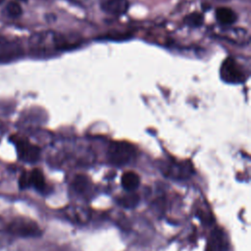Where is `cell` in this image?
Masks as SVG:
<instances>
[{
  "label": "cell",
  "mask_w": 251,
  "mask_h": 251,
  "mask_svg": "<svg viewBox=\"0 0 251 251\" xmlns=\"http://www.w3.org/2000/svg\"><path fill=\"white\" fill-rule=\"evenodd\" d=\"M30 51L36 56H47L52 52L62 51L71 47L63 35L50 31L33 34L29 39Z\"/></svg>",
  "instance_id": "1"
},
{
  "label": "cell",
  "mask_w": 251,
  "mask_h": 251,
  "mask_svg": "<svg viewBox=\"0 0 251 251\" xmlns=\"http://www.w3.org/2000/svg\"><path fill=\"white\" fill-rule=\"evenodd\" d=\"M109 161L117 166H123L132 161L136 156L135 147L126 141L112 142L107 151Z\"/></svg>",
  "instance_id": "2"
},
{
  "label": "cell",
  "mask_w": 251,
  "mask_h": 251,
  "mask_svg": "<svg viewBox=\"0 0 251 251\" xmlns=\"http://www.w3.org/2000/svg\"><path fill=\"white\" fill-rule=\"evenodd\" d=\"M222 79L227 83H241L246 79V74L233 58H226L220 69Z\"/></svg>",
  "instance_id": "3"
},
{
  "label": "cell",
  "mask_w": 251,
  "mask_h": 251,
  "mask_svg": "<svg viewBox=\"0 0 251 251\" xmlns=\"http://www.w3.org/2000/svg\"><path fill=\"white\" fill-rule=\"evenodd\" d=\"M15 144L19 158L24 162L34 163L39 159V147L30 143L28 140L24 138H18L17 140H15Z\"/></svg>",
  "instance_id": "4"
},
{
  "label": "cell",
  "mask_w": 251,
  "mask_h": 251,
  "mask_svg": "<svg viewBox=\"0 0 251 251\" xmlns=\"http://www.w3.org/2000/svg\"><path fill=\"white\" fill-rule=\"evenodd\" d=\"M9 231L21 236H37L40 234L36 223L30 220H15L9 226Z\"/></svg>",
  "instance_id": "5"
},
{
  "label": "cell",
  "mask_w": 251,
  "mask_h": 251,
  "mask_svg": "<svg viewBox=\"0 0 251 251\" xmlns=\"http://www.w3.org/2000/svg\"><path fill=\"white\" fill-rule=\"evenodd\" d=\"M192 172V166L189 162H171L166 165L164 174L174 178H186Z\"/></svg>",
  "instance_id": "6"
},
{
  "label": "cell",
  "mask_w": 251,
  "mask_h": 251,
  "mask_svg": "<svg viewBox=\"0 0 251 251\" xmlns=\"http://www.w3.org/2000/svg\"><path fill=\"white\" fill-rule=\"evenodd\" d=\"M99 4L103 12L112 16L125 15L129 7L128 0H100Z\"/></svg>",
  "instance_id": "7"
},
{
  "label": "cell",
  "mask_w": 251,
  "mask_h": 251,
  "mask_svg": "<svg viewBox=\"0 0 251 251\" xmlns=\"http://www.w3.org/2000/svg\"><path fill=\"white\" fill-rule=\"evenodd\" d=\"M227 248V241L225 233L219 229H214L208 239L207 251H226Z\"/></svg>",
  "instance_id": "8"
},
{
  "label": "cell",
  "mask_w": 251,
  "mask_h": 251,
  "mask_svg": "<svg viewBox=\"0 0 251 251\" xmlns=\"http://www.w3.org/2000/svg\"><path fill=\"white\" fill-rule=\"evenodd\" d=\"M217 21L223 25H231L236 22L237 16L233 10L228 7H219L215 13Z\"/></svg>",
  "instance_id": "9"
},
{
  "label": "cell",
  "mask_w": 251,
  "mask_h": 251,
  "mask_svg": "<svg viewBox=\"0 0 251 251\" xmlns=\"http://www.w3.org/2000/svg\"><path fill=\"white\" fill-rule=\"evenodd\" d=\"M121 182L125 189L131 191L138 187V185L140 183V178L136 173L128 171V172L124 173V175L122 176Z\"/></svg>",
  "instance_id": "10"
},
{
  "label": "cell",
  "mask_w": 251,
  "mask_h": 251,
  "mask_svg": "<svg viewBox=\"0 0 251 251\" xmlns=\"http://www.w3.org/2000/svg\"><path fill=\"white\" fill-rule=\"evenodd\" d=\"M20 49L15 44H5L0 48V62H6L7 60H13L20 54Z\"/></svg>",
  "instance_id": "11"
},
{
  "label": "cell",
  "mask_w": 251,
  "mask_h": 251,
  "mask_svg": "<svg viewBox=\"0 0 251 251\" xmlns=\"http://www.w3.org/2000/svg\"><path fill=\"white\" fill-rule=\"evenodd\" d=\"M29 184L34 186L38 190H42L45 187V180L42 172L39 169L32 170L29 174Z\"/></svg>",
  "instance_id": "12"
},
{
  "label": "cell",
  "mask_w": 251,
  "mask_h": 251,
  "mask_svg": "<svg viewBox=\"0 0 251 251\" xmlns=\"http://www.w3.org/2000/svg\"><path fill=\"white\" fill-rule=\"evenodd\" d=\"M225 35L228 40H233L235 42H244L245 40L248 41V34L246 30L242 28H234L230 29V31L226 30Z\"/></svg>",
  "instance_id": "13"
},
{
  "label": "cell",
  "mask_w": 251,
  "mask_h": 251,
  "mask_svg": "<svg viewBox=\"0 0 251 251\" xmlns=\"http://www.w3.org/2000/svg\"><path fill=\"white\" fill-rule=\"evenodd\" d=\"M138 201H139L138 195L133 193L123 195L118 199V202L120 203V205H122L125 208H133L137 205Z\"/></svg>",
  "instance_id": "14"
},
{
  "label": "cell",
  "mask_w": 251,
  "mask_h": 251,
  "mask_svg": "<svg viewBox=\"0 0 251 251\" xmlns=\"http://www.w3.org/2000/svg\"><path fill=\"white\" fill-rule=\"evenodd\" d=\"M89 184V180L87 178L86 176L84 175H77L73 182V185L75 187V189L78 192H83L87 189Z\"/></svg>",
  "instance_id": "15"
},
{
  "label": "cell",
  "mask_w": 251,
  "mask_h": 251,
  "mask_svg": "<svg viewBox=\"0 0 251 251\" xmlns=\"http://www.w3.org/2000/svg\"><path fill=\"white\" fill-rule=\"evenodd\" d=\"M184 23L190 26H199L203 23V17L199 13H191L184 18Z\"/></svg>",
  "instance_id": "16"
},
{
  "label": "cell",
  "mask_w": 251,
  "mask_h": 251,
  "mask_svg": "<svg viewBox=\"0 0 251 251\" xmlns=\"http://www.w3.org/2000/svg\"><path fill=\"white\" fill-rule=\"evenodd\" d=\"M7 14L12 18H17L22 15V7L16 2H9L6 6Z\"/></svg>",
  "instance_id": "17"
},
{
  "label": "cell",
  "mask_w": 251,
  "mask_h": 251,
  "mask_svg": "<svg viewBox=\"0 0 251 251\" xmlns=\"http://www.w3.org/2000/svg\"><path fill=\"white\" fill-rule=\"evenodd\" d=\"M19 185L21 188H26L27 186H29V175L27 173H24L19 179Z\"/></svg>",
  "instance_id": "18"
},
{
  "label": "cell",
  "mask_w": 251,
  "mask_h": 251,
  "mask_svg": "<svg viewBox=\"0 0 251 251\" xmlns=\"http://www.w3.org/2000/svg\"><path fill=\"white\" fill-rule=\"evenodd\" d=\"M215 1H220V2H226V1H229V0H215Z\"/></svg>",
  "instance_id": "19"
},
{
  "label": "cell",
  "mask_w": 251,
  "mask_h": 251,
  "mask_svg": "<svg viewBox=\"0 0 251 251\" xmlns=\"http://www.w3.org/2000/svg\"><path fill=\"white\" fill-rule=\"evenodd\" d=\"M3 1H4V0H0V5L2 4V2H3Z\"/></svg>",
  "instance_id": "20"
}]
</instances>
